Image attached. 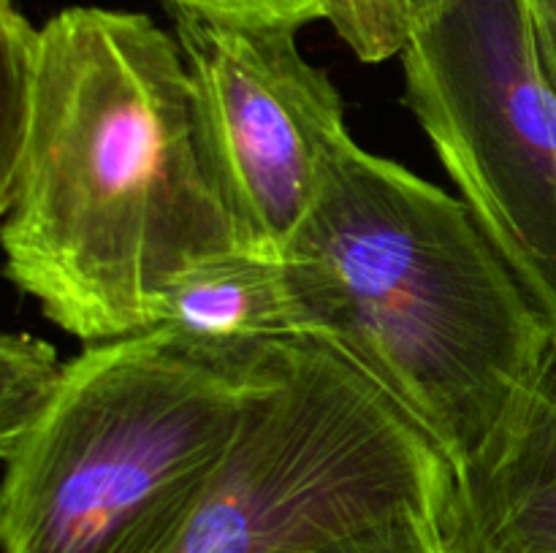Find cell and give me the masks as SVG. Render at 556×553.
I'll return each mask as SVG.
<instances>
[{
    "mask_svg": "<svg viewBox=\"0 0 556 553\" xmlns=\"http://www.w3.org/2000/svg\"><path fill=\"white\" fill-rule=\"evenodd\" d=\"M432 518L445 553H556V347L503 432L451 470Z\"/></svg>",
    "mask_w": 556,
    "mask_h": 553,
    "instance_id": "52a82bcc",
    "label": "cell"
},
{
    "mask_svg": "<svg viewBox=\"0 0 556 553\" xmlns=\"http://www.w3.org/2000/svg\"><path fill=\"white\" fill-rule=\"evenodd\" d=\"M286 258L320 339L389 394L451 470L503 432L556 347L470 206L353 139Z\"/></svg>",
    "mask_w": 556,
    "mask_h": 553,
    "instance_id": "7a4b0ae2",
    "label": "cell"
},
{
    "mask_svg": "<svg viewBox=\"0 0 556 553\" xmlns=\"http://www.w3.org/2000/svg\"><path fill=\"white\" fill-rule=\"evenodd\" d=\"M434 507L405 504L389 518L340 537L315 553H445L432 518Z\"/></svg>",
    "mask_w": 556,
    "mask_h": 553,
    "instance_id": "7c38bea8",
    "label": "cell"
},
{
    "mask_svg": "<svg viewBox=\"0 0 556 553\" xmlns=\"http://www.w3.org/2000/svg\"><path fill=\"white\" fill-rule=\"evenodd\" d=\"M65 363L33 334L0 339V455L11 453L47 412L63 383Z\"/></svg>",
    "mask_w": 556,
    "mask_h": 553,
    "instance_id": "9c48e42d",
    "label": "cell"
},
{
    "mask_svg": "<svg viewBox=\"0 0 556 553\" xmlns=\"http://www.w3.org/2000/svg\"><path fill=\"white\" fill-rule=\"evenodd\" d=\"M212 347L320 339V325L286 255L228 249L166 287L157 323Z\"/></svg>",
    "mask_w": 556,
    "mask_h": 553,
    "instance_id": "ba28073f",
    "label": "cell"
},
{
    "mask_svg": "<svg viewBox=\"0 0 556 553\" xmlns=\"http://www.w3.org/2000/svg\"><path fill=\"white\" fill-rule=\"evenodd\" d=\"M0 215L9 280L87 345L155 329L182 271L239 247L177 36L101 5L38 27L25 125L0 152Z\"/></svg>",
    "mask_w": 556,
    "mask_h": 553,
    "instance_id": "6da1fadb",
    "label": "cell"
},
{
    "mask_svg": "<svg viewBox=\"0 0 556 553\" xmlns=\"http://www.w3.org/2000/svg\"><path fill=\"white\" fill-rule=\"evenodd\" d=\"M443 0H334L331 25L364 63L402 54Z\"/></svg>",
    "mask_w": 556,
    "mask_h": 553,
    "instance_id": "30bf717a",
    "label": "cell"
},
{
    "mask_svg": "<svg viewBox=\"0 0 556 553\" xmlns=\"http://www.w3.org/2000/svg\"><path fill=\"white\" fill-rule=\"evenodd\" d=\"M405 98L556 334V81L527 0H443L402 49Z\"/></svg>",
    "mask_w": 556,
    "mask_h": 553,
    "instance_id": "5b68a950",
    "label": "cell"
},
{
    "mask_svg": "<svg viewBox=\"0 0 556 553\" xmlns=\"http://www.w3.org/2000/svg\"><path fill=\"white\" fill-rule=\"evenodd\" d=\"M535 25L538 41H541L543 57L556 81V0H527Z\"/></svg>",
    "mask_w": 556,
    "mask_h": 553,
    "instance_id": "4fadbf2b",
    "label": "cell"
},
{
    "mask_svg": "<svg viewBox=\"0 0 556 553\" xmlns=\"http://www.w3.org/2000/svg\"><path fill=\"white\" fill-rule=\"evenodd\" d=\"M288 342L212 347L155 329L65 361L3 459V553H161Z\"/></svg>",
    "mask_w": 556,
    "mask_h": 553,
    "instance_id": "3957f363",
    "label": "cell"
},
{
    "mask_svg": "<svg viewBox=\"0 0 556 553\" xmlns=\"http://www.w3.org/2000/svg\"><path fill=\"white\" fill-rule=\"evenodd\" d=\"M451 464L340 347L288 342L161 553H315L405 504L438 507Z\"/></svg>",
    "mask_w": 556,
    "mask_h": 553,
    "instance_id": "277c9868",
    "label": "cell"
},
{
    "mask_svg": "<svg viewBox=\"0 0 556 553\" xmlns=\"http://www.w3.org/2000/svg\"><path fill=\"white\" fill-rule=\"evenodd\" d=\"M296 33L177 14L201 150L239 247L255 253L286 255L353 139L334 81Z\"/></svg>",
    "mask_w": 556,
    "mask_h": 553,
    "instance_id": "8992f818",
    "label": "cell"
},
{
    "mask_svg": "<svg viewBox=\"0 0 556 553\" xmlns=\"http://www.w3.org/2000/svg\"><path fill=\"white\" fill-rule=\"evenodd\" d=\"M177 14L204 16L242 27H293L331 20L334 0H163Z\"/></svg>",
    "mask_w": 556,
    "mask_h": 553,
    "instance_id": "8fae6325",
    "label": "cell"
}]
</instances>
